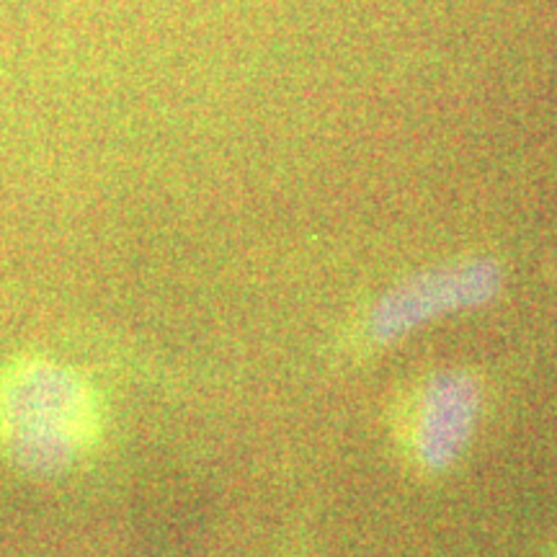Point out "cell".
I'll list each match as a JSON object with an SVG mask.
<instances>
[{
	"label": "cell",
	"instance_id": "3957f363",
	"mask_svg": "<svg viewBox=\"0 0 557 557\" xmlns=\"http://www.w3.org/2000/svg\"><path fill=\"white\" fill-rule=\"evenodd\" d=\"M496 269L487 263H472L449 274L423 276L413 287L400 292V297L387 299L380 315L374 312L372 338H387L389 333L416 325L418 320L429 318V312L457 308L465 302H478L487 292L496 289Z\"/></svg>",
	"mask_w": 557,
	"mask_h": 557
},
{
	"label": "cell",
	"instance_id": "7a4b0ae2",
	"mask_svg": "<svg viewBox=\"0 0 557 557\" xmlns=\"http://www.w3.org/2000/svg\"><path fill=\"white\" fill-rule=\"evenodd\" d=\"M478 413L475 385L465 377H444L426 387L413 410V455L431 470L444 468L468 442Z\"/></svg>",
	"mask_w": 557,
	"mask_h": 557
},
{
	"label": "cell",
	"instance_id": "6da1fadb",
	"mask_svg": "<svg viewBox=\"0 0 557 557\" xmlns=\"http://www.w3.org/2000/svg\"><path fill=\"white\" fill-rule=\"evenodd\" d=\"M103 410L73 367L26 354L0 367V459L29 475H60L99 444Z\"/></svg>",
	"mask_w": 557,
	"mask_h": 557
}]
</instances>
